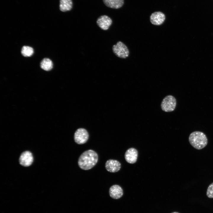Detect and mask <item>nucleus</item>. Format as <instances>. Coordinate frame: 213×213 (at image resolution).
I'll use <instances>...</instances> for the list:
<instances>
[{
  "label": "nucleus",
  "mask_w": 213,
  "mask_h": 213,
  "mask_svg": "<svg viewBox=\"0 0 213 213\" xmlns=\"http://www.w3.org/2000/svg\"><path fill=\"white\" fill-rule=\"evenodd\" d=\"M188 140L190 144L198 150L203 149L208 143V139L206 135L199 131L191 133L189 136Z\"/></svg>",
  "instance_id": "2"
},
{
  "label": "nucleus",
  "mask_w": 213,
  "mask_h": 213,
  "mask_svg": "<svg viewBox=\"0 0 213 213\" xmlns=\"http://www.w3.org/2000/svg\"><path fill=\"white\" fill-rule=\"evenodd\" d=\"M206 195L209 198H213V182L208 186L206 191Z\"/></svg>",
  "instance_id": "16"
},
{
  "label": "nucleus",
  "mask_w": 213,
  "mask_h": 213,
  "mask_svg": "<svg viewBox=\"0 0 213 213\" xmlns=\"http://www.w3.org/2000/svg\"><path fill=\"white\" fill-rule=\"evenodd\" d=\"M40 67L44 70L49 71L52 68L53 63L52 61L50 59L45 58L41 61L40 63Z\"/></svg>",
  "instance_id": "14"
},
{
  "label": "nucleus",
  "mask_w": 213,
  "mask_h": 213,
  "mask_svg": "<svg viewBox=\"0 0 213 213\" xmlns=\"http://www.w3.org/2000/svg\"><path fill=\"white\" fill-rule=\"evenodd\" d=\"M33 49L28 46H24L21 49V53L22 55L25 57H30L33 54Z\"/></svg>",
  "instance_id": "15"
},
{
  "label": "nucleus",
  "mask_w": 213,
  "mask_h": 213,
  "mask_svg": "<svg viewBox=\"0 0 213 213\" xmlns=\"http://www.w3.org/2000/svg\"><path fill=\"white\" fill-rule=\"evenodd\" d=\"M98 156L97 153L92 150H88L82 153L79 158L78 164L79 167L84 170L92 168L97 162Z\"/></svg>",
  "instance_id": "1"
},
{
  "label": "nucleus",
  "mask_w": 213,
  "mask_h": 213,
  "mask_svg": "<svg viewBox=\"0 0 213 213\" xmlns=\"http://www.w3.org/2000/svg\"><path fill=\"white\" fill-rule=\"evenodd\" d=\"M109 194L111 197L115 199L120 198L123 195V191L119 185H114L111 186L109 189Z\"/></svg>",
  "instance_id": "11"
},
{
  "label": "nucleus",
  "mask_w": 213,
  "mask_h": 213,
  "mask_svg": "<svg viewBox=\"0 0 213 213\" xmlns=\"http://www.w3.org/2000/svg\"><path fill=\"white\" fill-rule=\"evenodd\" d=\"M105 167L108 171L111 172H115L120 170L121 164L117 160L110 159L106 161L105 164Z\"/></svg>",
  "instance_id": "9"
},
{
  "label": "nucleus",
  "mask_w": 213,
  "mask_h": 213,
  "mask_svg": "<svg viewBox=\"0 0 213 213\" xmlns=\"http://www.w3.org/2000/svg\"><path fill=\"white\" fill-rule=\"evenodd\" d=\"M138 156L137 150L134 148H130L126 151L125 157L126 161L128 163L134 164L137 161Z\"/></svg>",
  "instance_id": "10"
},
{
  "label": "nucleus",
  "mask_w": 213,
  "mask_h": 213,
  "mask_svg": "<svg viewBox=\"0 0 213 213\" xmlns=\"http://www.w3.org/2000/svg\"><path fill=\"white\" fill-rule=\"evenodd\" d=\"M89 138V134L84 128H80L75 132L74 135L75 142L77 144H82L85 143Z\"/></svg>",
  "instance_id": "5"
},
{
  "label": "nucleus",
  "mask_w": 213,
  "mask_h": 213,
  "mask_svg": "<svg viewBox=\"0 0 213 213\" xmlns=\"http://www.w3.org/2000/svg\"><path fill=\"white\" fill-rule=\"evenodd\" d=\"M105 5L109 8L117 9L121 7L124 3V0H103Z\"/></svg>",
  "instance_id": "12"
},
{
  "label": "nucleus",
  "mask_w": 213,
  "mask_h": 213,
  "mask_svg": "<svg viewBox=\"0 0 213 213\" xmlns=\"http://www.w3.org/2000/svg\"><path fill=\"white\" fill-rule=\"evenodd\" d=\"M114 53L118 57L125 59L129 55V52L127 46L122 42L119 41L112 47Z\"/></svg>",
  "instance_id": "4"
},
{
  "label": "nucleus",
  "mask_w": 213,
  "mask_h": 213,
  "mask_svg": "<svg viewBox=\"0 0 213 213\" xmlns=\"http://www.w3.org/2000/svg\"><path fill=\"white\" fill-rule=\"evenodd\" d=\"M165 19L164 14L161 12H153L150 16V21L151 23L157 25L162 24L165 20Z\"/></svg>",
  "instance_id": "8"
},
{
  "label": "nucleus",
  "mask_w": 213,
  "mask_h": 213,
  "mask_svg": "<svg viewBox=\"0 0 213 213\" xmlns=\"http://www.w3.org/2000/svg\"><path fill=\"white\" fill-rule=\"evenodd\" d=\"M176 104L175 98L172 95H169L163 99L161 103V106L163 111L166 112H171L175 109Z\"/></svg>",
  "instance_id": "3"
},
{
  "label": "nucleus",
  "mask_w": 213,
  "mask_h": 213,
  "mask_svg": "<svg viewBox=\"0 0 213 213\" xmlns=\"http://www.w3.org/2000/svg\"><path fill=\"white\" fill-rule=\"evenodd\" d=\"M172 213H178V212H173Z\"/></svg>",
  "instance_id": "17"
},
{
  "label": "nucleus",
  "mask_w": 213,
  "mask_h": 213,
  "mask_svg": "<svg viewBox=\"0 0 213 213\" xmlns=\"http://www.w3.org/2000/svg\"><path fill=\"white\" fill-rule=\"evenodd\" d=\"M112 23V20L109 16L106 15L100 16L96 20L98 26L104 30H108Z\"/></svg>",
  "instance_id": "6"
},
{
  "label": "nucleus",
  "mask_w": 213,
  "mask_h": 213,
  "mask_svg": "<svg viewBox=\"0 0 213 213\" xmlns=\"http://www.w3.org/2000/svg\"><path fill=\"white\" fill-rule=\"evenodd\" d=\"M33 158L32 153L29 151H25L22 153L19 158L20 164L24 167H28L32 163Z\"/></svg>",
  "instance_id": "7"
},
{
  "label": "nucleus",
  "mask_w": 213,
  "mask_h": 213,
  "mask_svg": "<svg viewBox=\"0 0 213 213\" xmlns=\"http://www.w3.org/2000/svg\"><path fill=\"white\" fill-rule=\"evenodd\" d=\"M59 9L62 12L70 10L72 7V0H60Z\"/></svg>",
  "instance_id": "13"
}]
</instances>
